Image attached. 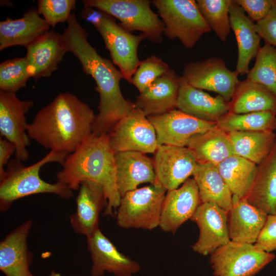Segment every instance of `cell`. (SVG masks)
Segmentation results:
<instances>
[{
	"label": "cell",
	"instance_id": "1",
	"mask_svg": "<svg viewBox=\"0 0 276 276\" xmlns=\"http://www.w3.org/2000/svg\"><path fill=\"white\" fill-rule=\"evenodd\" d=\"M62 34L67 52L81 63L84 72L96 82L99 95L98 113L95 116L92 133L108 134L116 124L127 116L134 107L121 92L120 82L124 77L110 60L101 56L87 40V33L78 21L75 13L67 20Z\"/></svg>",
	"mask_w": 276,
	"mask_h": 276
},
{
	"label": "cell",
	"instance_id": "2",
	"mask_svg": "<svg viewBox=\"0 0 276 276\" xmlns=\"http://www.w3.org/2000/svg\"><path fill=\"white\" fill-rule=\"evenodd\" d=\"M95 116L77 96L62 93L39 110L27 132L45 149L68 155L92 133Z\"/></svg>",
	"mask_w": 276,
	"mask_h": 276
},
{
	"label": "cell",
	"instance_id": "3",
	"mask_svg": "<svg viewBox=\"0 0 276 276\" xmlns=\"http://www.w3.org/2000/svg\"><path fill=\"white\" fill-rule=\"evenodd\" d=\"M56 174L57 181L73 191L86 181L96 182L103 188L107 199L104 215L112 216L121 196L116 182L115 152L107 134L91 133L72 153L68 154Z\"/></svg>",
	"mask_w": 276,
	"mask_h": 276
},
{
	"label": "cell",
	"instance_id": "4",
	"mask_svg": "<svg viewBox=\"0 0 276 276\" xmlns=\"http://www.w3.org/2000/svg\"><path fill=\"white\" fill-rule=\"evenodd\" d=\"M67 154L50 151L39 161L26 167L21 162L15 159L9 161L4 177L0 179V210L3 212L9 208L14 201L32 195L53 194L64 199L74 196L73 191L67 186L57 181L51 183L43 180L39 175L40 169L50 163H58L61 165Z\"/></svg>",
	"mask_w": 276,
	"mask_h": 276
},
{
	"label": "cell",
	"instance_id": "5",
	"mask_svg": "<svg viewBox=\"0 0 276 276\" xmlns=\"http://www.w3.org/2000/svg\"><path fill=\"white\" fill-rule=\"evenodd\" d=\"M81 14L82 18L92 24L99 32L113 63L130 83L141 61L137 54L139 44L147 37L142 33L132 34L117 24L111 15L88 5L83 4Z\"/></svg>",
	"mask_w": 276,
	"mask_h": 276
},
{
	"label": "cell",
	"instance_id": "6",
	"mask_svg": "<svg viewBox=\"0 0 276 276\" xmlns=\"http://www.w3.org/2000/svg\"><path fill=\"white\" fill-rule=\"evenodd\" d=\"M164 26V34L178 39L187 49L193 48L211 30L202 17L195 0H152Z\"/></svg>",
	"mask_w": 276,
	"mask_h": 276
},
{
	"label": "cell",
	"instance_id": "7",
	"mask_svg": "<svg viewBox=\"0 0 276 276\" xmlns=\"http://www.w3.org/2000/svg\"><path fill=\"white\" fill-rule=\"evenodd\" d=\"M167 191L157 182L126 193L117 208V225L125 229L145 230L159 226Z\"/></svg>",
	"mask_w": 276,
	"mask_h": 276
},
{
	"label": "cell",
	"instance_id": "8",
	"mask_svg": "<svg viewBox=\"0 0 276 276\" xmlns=\"http://www.w3.org/2000/svg\"><path fill=\"white\" fill-rule=\"evenodd\" d=\"M83 4L101 10L120 21L119 25L132 32L137 31L151 42L163 41L164 26L151 9L148 0H84Z\"/></svg>",
	"mask_w": 276,
	"mask_h": 276
},
{
	"label": "cell",
	"instance_id": "9",
	"mask_svg": "<svg viewBox=\"0 0 276 276\" xmlns=\"http://www.w3.org/2000/svg\"><path fill=\"white\" fill-rule=\"evenodd\" d=\"M275 258L255 244L230 241L211 255L215 276H255Z\"/></svg>",
	"mask_w": 276,
	"mask_h": 276
},
{
	"label": "cell",
	"instance_id": "10",
	"mask_svg": "<svg viewBox=\"0 0 276 276\" xmlns=\"http://www.w3.org/2000/svg\"><path fill=\"white\" fill-rule=\"evenodd\" d=\"M108 135L115 153L134 151L154 153L158 147L153 125L144 112L135 106L116 124Z\"/></svg>",
	"mask_w": 276,
	"mask_h": 276
},
{
	"label": "cell",
	"instance_id": "11",
	"mask_svg": "<svg viewBox=\"0 0 276 276\" xmlns=\"http://www.w3.org/2000/svg\"><path fill=\"white\" fill-rule=\"evenodd\" d=\"M238 76L223 60L211 57L186 64L181 77L191 86L216 93L229 102L240 81Z\"/></svg>",
	"mask_w": 276,
	"mask_h": 276
},
{
	"label": "cell",
	"instance_id": "12",
	"mask_svg": "<svg viewBox=\"0 0 276 276\" xmlns=\"http://www.w3.org/2000/svg\"><path fill=\"white\" fill-rule=\"evenodd\" d=\"M33 105L32 100L19 99L16 93L0 92V134L14 144L15 158L20 162L29 158L30 138L26 114Z\"/></svg>",
	"mask_w": 276,
	"mask_h": 276
},
{
	"label": "cell",
	"instance_id": "13",
	"mask_svg": "<svg viewBox=\"0 0 276 276\" xmlns=\"http://www.w3.org/2000/svg\"><path fill=\"white\" fill-rule=\"evenodd\" d=\"M157 181L167 191L178 188L195 173L198 163L187 147L163 145L154 153Z\"/></svg>",
	"mask_w": 276,
	"mask_h": 276
},
{
	"label": "cell",
	"instance_id": "14",
	"mask_svg": "<svg viewBox=\"0 0 276 276\" xmlns=\"http://www.w3.org/2000/svg\"><path fill=\"white\" fill-rule=\"evenodd\" d=\"M147 118L155 129L158 146L186 147L192 137L217 126L216 122L197 119L177 108Z\"/></svg>",
	"mask_w": 276,
	"mask_h": 276
},
{
	"label": "cell",
	"instance_id": "15",
	"mask_svg": "<svg viewBox=\"0 0 276 276\" xmlns=\"http://www.w3.org/2000/svg\"><path fill=\"white\" fill-rule=\"evenodd\" d=\"M191 220L197 224L199 231L198 238L192 246L195 252L211 255L231 241L228 213L217 204L201 203Z\"/></svg>",
	"mask_w": 276,
	"mask_h": 276
},
{
	"label": "cell",
	"instance_id": "16",
	"mask_svg": "<svg viewBox=\"0 0 276 276\" xmlns=\"http://www.w3.org/2000/svg\"><path fill=\"white\" fill-rule=\"evenodd\" d=\"M90 254L91 276H102L109 272L115 276H132L141 269L140 264L119 251L100 228L86 237Z\"/></svg>",
	"mask_w": 276,
	"mask_h": 276
},
{
	"label": "cell",
	"instance_id": "17",
	"mask_svg": "<svg viewBox=\"0 0 276 276\" xmlns=\"http://www.w3.org/2000/svg\"><path fill=\"white\" fill-rule=\"evenodd\" d=\"M201 203L196 182L189 178L178 188L167 191L159 227L165 232L174 234L191 220Z\"/></svg>",
	"mask_w": 276,
	"mask_h": 276
},
{
	"label": "cell",
	"instance_id": "18",
	"mask_svg": "<svg viewBox=\"0 0 276 276\" xmlns=\"http://www.w3.org/2000/svg\"><path fill=\"white\" fill-rule=\"evenodd\" d=\"M25 56L30 77H48L58 67L67 52L62 34L49 31L26 47Z\"/></svg>",
	"mask_w": 276,
	"mask_h": 276
},
{
	"label": "cell",
	"instance_id": "19",
	"mask_svg": "<svg viewBox=\"0 0 276 276\" xmlns=\"http://www.w3.org/2000/svg\"><path fill=\"white\" fill-rule=\"evenodd\" d=\"M78 190L76 211L70 216V221L76 233L87 237L99 228L100 214L107 199L103 187L96 182L84 181Z\"/></svg>",
	"mask_w": 276,
	"mask_h": 276
},
{
	"label": "cell",
	"instance_id": "20",
	"mask_svg": "<svg viewBox=\"0 0 276 276\" xmlns=\"http://www.w3.org/2000/svg\"><path fill=\"white\" fill-rule=\"evenodd\" d=\"M32 226V221L28 220L1 241L0 270L5 276H32V254L27 244Z\"/></svg>",
	"mask_w": 276,
	"mask_h": 276
},
{
	"label": "cell",
	"instance_id": "21",
	"mask_svg": "<svg viewBox=\"0 0 276 276\" xmlns=\"http://www.w3.org/2000/svg\"><path fill=\"white\" fill-rule=\"evenodd\" d=\"M181 77L171 69L140 93L134 106L147 116L163 114L176 109Z\"/></svg>",
	"mask_w": 276,
	"mask_h": 276
},
{
	"label": "cell",
	"instance_id": "22",
	"mask_svg": "<svg viewBox=\"0 0 276 276\" xmlns=\"http://www.w3.org/2000/svg\"><path fill=\"white\" fill-rule=\"evenodd\" d=\"M116 182L121 196L144 183L157 182L153 159L134 151L115 153Z\"/></svg>",
	"mask_w": 276,
	"mask_h": 276
},
{
	"label": "cell",
	"instance_id": "23",
	"mask_svg": "<svg viewBox=\"0 0 276 276\" xmlns=\"http://www.w3.org/2000/svg\"><path fill=\"white\" fill-rule=\"evenodd\" d=\"M229 19L238 47L236 72L238 75H247L250 61L256 58L261 48V38L256 30L254 22L235 0H232L230 5Z\"/></svg>",
	"mask_w": 276,
	"mask_h": 276
},
{
	"label": "cell",
	"instance_id": "24",
	"mask_svg": "<svg viewBox=\"0 0 276 276\" xmlns=\"http://www.w3.org/2000/svg\"><path fill=\"white\" fill-rule=\"evenodd\" d=\"M267 216L250 204L245 198L233 196L232 205L228 213L231 241L255 244Z\"/></svg>",
	"mask_w": 276,
	"mask_h": 276
},
{
	"label": "cell",
	"instance_id": "25",
	"mask_svg": "<svg viewBox=\"0 0 276 276\" xmlns=\"http://www.w3.org/2000/svg\"><path fill=\"white\" fill-rule=\"evenodd\" d=\"M176 108L197 119L213 122L229 112L228 102L221 96L213 97L188 84L182 78Z\"/></svg>",
	"mask_w": 276,
	"mask_h": 276
},
{
	"label": "cell",
	"instance_id": "26",
	"mask_svg": "<svg viewBox=\"0 0 276 276\" xmlns=\"http://www.w3.org/2000/svg\"><path fill=\"white\" fill-rule=\"evenodd\" d=\"M50 28L34 8L28 9L20 18L7 17L0 22V50L15 45L26 48L49 31Z\"/></svg>",
	"mask_w": 276,
	"mask_h": 276
},
{
	"label": "cell",
	"instance_id": "27",
	"mask_svg": "<svg viewBox=\"0 0 276 276\" xmlns=\"http://www.w3.org/2000/svg\"><path fill=\"white\" fill-rule=\"evenodd\" d=\"M244 198L268 215L276 213V141L269 155L257 165L252 183Z\"/></svg>",
	"mask_w": 276,
	"mask_h": 276
},
{
	"label": "cell",
	"instance_id": "28",
	"mask_svg": "<svg viewBox=\"0 0 276 276\" xmlns=\"http://www.w3.org/2000/svg\"><path fill=\"white\" fill-rule=\"evenodd\" d=\"M228 106L229 112L233 113L270 111L276 114V96L263 85L246 78L239 81Z\"/></svg>",
	"mask_w": 276,
	"mask_h": 276
},
{
	"label": "cell",
	"instance_id": "29",
	"mask_svg": "<svg viewBox=\"0 0 276 276\" xmlns=\"http://www.w3.org/2000/svg\"><path fill=\"white\" fill-rule=\"evenodd\" d=\"M186 147L199 164L210 163L217 166L234 154L227 133L217 126L193 136Z\"/></svg>",
	"mask_w": 276,
	"mask_h": 276
},
{
	"label": "cell",
	"instance_id": "30",
	"mask_svg": "<svg viewBox=\"0 0 276 276\" xmlns=\"http://www.w3.org/2000/svg\"><path fill=\"white\" fill-rule=\"evenodd\" d=\"M193 176L198 188L201 202L214 203L228 213L233 195L217 166L210 163H198Z\"/></svg>",
	"mask_w": 276,
	"mask_h": 276
},
{
	"label": "cell",
	"instance_id": "31",
	"mask_svg": "<svg viewBox=\"0 0 276 276\" xmlns=\"http://www.w3.org/2000/svg\"><path fill=\"white\" fill-rule=\"evenodd\" d=\"M227 134L234 154L257 165L269 155L276 141V133L270 131H232Z\"/></svg>",
	"mask_w": 276,
	"mask_h": 276
},
{
	"label": "cell",
	"instance_id": "32",
	"mask_svg": "<svg viewBox=\"0 0 276 276\" xmlns=\"http://www.w3.org/2000/svg\"><path fill=\"white\" fill-rule=\"evenodd\" d=\"M233 195L244 198L252 183L257 165L234 154L217 166Z\"/></svg>",
	"mask_w": 276,
	"mask_h": 276
},
{
	"label": "cell",
	"instance_id": "33",
	"mask_svg": "<svg viewBox=\"0 0 276 276\" xmlns=\"http://www.w3.org/2000/svg\"><path fill=\"white\" fill-rule=\"evenodd\" d=\"M224 132L270 131L276 130V114L270 111L242 114L228 112L217 121Z\"/></svg>",
	"mask_w": 276,
	"mask_h": 276
},
{
	"label": "cell",
	"instance_id": "34",
	"mask_svg": "<svg viewBox=\"0 0 276 276\" xmlns=\"http://www.w3.org/2000/svg\"><path fill=\"white\" fill-rule=\"evenodd\" d=\"M232 0H197L200 12L219 39L226 41L231 32L229 8Z\"/></svg>",
	"mask_w": 276,
	"mask_h": 276
},
{
	"label": "cell",
	"instance_id": "35",
	"mask_svg": "<svg viewBox=\"0 0 276 276\" xmlns=\"http://www.w3.org/2000/svg\"><path fill=\"white\" fill-rule=\"evenodd\" d=\"M246 79L263 85L276 96V47L265 43L261 48Z\"/></svg>",
	"mask_w": 276,
	"mask_h": 276
},
{
	"label": "cell",
	"instance_id": "36",
	"mask_svg": "<svg viewBox=\"0 0 276 276\" xmlns=\"http://www.w3.org/2000/svg\"><path fill=\"white\" fill-rule=\"evenodd\" d=\"M30 77L25 57L7 60L0 64L1 91L16 93L26 86Z\"/></svg>",
	"mask_w": 276,
	"mask_h": 276
},
{
	"label": "cell",
	"instance_id": "37",
	"mask_svg": "<svg viewBox=\"0 0 276 276\" xmlns=\"http://www.w3.org/2000/svg\"><path fill=\"white\" fill-rule=\"evenodd\" d=\"M171 68L160 58L151 55L141 61L131 78L130 83L140 92L149 86L156 79Z\"/></svg>",
	"mask_w": 276,
	"mask_h": 276
},
{
	"label": "cell",
	"instance_id": "38",
	"mask_svg": "<svg viewBox=\"0 0 276 276\" xmlns=\"http://www.w3.org/2000/svg\"><path fill=\"white\" fill-rule=\"evenodd\" d=\"M76 3L75 0H39L37 10L50 27L54 28L59 23L67 21Z\"/></svg>",
	"mask_w": 276,
	"mask_h": 276
},
{
	"label": "cell",
	"instance_id": "39",
	"mask_svg": "<svg viewBox=\"0 0 276 276\" xmlns=\"http://www.w3.org/2000/svg\"><path fill=\"white\" fill-rule=\"evenodd\" d=\"M254 22L265 18L270 12L276 0H235Z\"/></svg>",
	"mask_w": 276,
	"mask_h": 276
},
{
	"label": "cell",
	"instance_id": "40",
	"mask_svg": "<svg viewBox=\"0 0 276 276\" xmlns=\"http://www.w3.org/2000/svg\"><path fill=\"white\" fill-rule=\"evenodd\" d=\"M255 245L268 252L276 250V213L267 216L265 224Z\"/></svg>",
	"mask_w": 276,
	"mask_h": 276
},
{
	"label": "cell",
	"instance_id": "41",
	"mask_svg": "<svg viewBox=\"0 0 276 276\" xmlns=\"http://www.w3.org/2000/svg\"><path fill=\"white\" fill-rule=\"evenodd\" d=\"M255 28L265 43L276 47V3L265 18L255 23Z\"/></svg>",
	"mask_w": 276,
	"mask_h": 276
},
{
	"label": "cell",
	"instance_id": "42",
	"mask_svg": "<svg viewBox=\"0 0 276 276\" xmlns=\"http://www.w3.org/2000/svg\"><path fill=\"white\" fill-rule=\"evenodd\" d=\"M16 148L13 144L5 139L0 138V179H2L6 172L5 166L8 165L9 159L14 153Z\"/></svg>",
	"mask_w": 276,
	"mask_h": 276
},
{
	"label": "cell",
	"instance_id": "43",
	"mask_svg": "<svg viewBox=\"0 0 276 276\" xmlns=\"http://www.w3.org/2000/svg\"><path fill=\"white\" fill-rule=\"evenodd\" d=\"M32 276H35L33 274ZM48 276H61L60 273L57 272L54 270L52 271Z\"/></svg>",
	"mask_w": 276,
	"mask_h": 276
}]
</instances>
